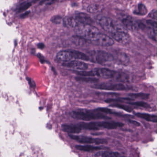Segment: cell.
Instances as JSON below:
<instances>
[{
  "label": "cell",
  "instance_id": "31",
  "mask_svg": "<svg viewBox=\"0 0 157 157\" xmlns=\"http://www.w3.org/2000/svg\"><path fill=\"white\" fill-rule=\"evenodd\" d=\"M128 121H129V123L135 125L137 126H140V124L139 122H137V121L132 120H129Z\"/></svg>",
  "mask_w": 157,
  "mask_h": 157
},
{
  "label": "cell",
  "instance_id": "9",
  "mask_svg": "<svg viewBox=\"0 0 157 157\" xmlns=\"http://www.w3.org/2000/svg\"><path fill=\"white\" fill-rule=\"evenodd\" d=\"M61 65L65 67L77 71H86L88 68V64L85 62L78 60H71L68 62L61 63Z\"/></svg>",
  "mask_w": 157,
  "mask_h": 157
},
{
  "label": "cell",
  "instance_id": "18",
  "mask_svg": "<svg viewBox=\"0 0 157 157\" xmlns=\"http://www.w3.org/2000/svg\"><path fill=\"white\" fill-rule=\"evenodd\" d=\"M97 157H120L121 154L117 152L109 151H100L95 153L94 155Z\"/></svg>",
  "mask_w": 157,
  "mask_h": 157
},
{
  "label": "cell",
  "instance_id": "32",
  "mask_svg": "<svg viewBox=\"0 0 157 157\" xmlns=\"http://www.w3.org/2000/svg\"><path fill=\"white\" fill-rule=\"evenodd\" d=\"M30 13V11H27L25 13H23L21 15V18H24L25 17H26V16H28L29 14Z\"/></svg>",
  "mask_w": 157,
  "mask_h": 157
},
{
  "label": "cell",
  "instance_id": "26",
  "mask_svg": "<svg viewBox=\"0 0 157 157\" xmlns=\"http://www.w3.org/2000/svg\"><path fill=\"white\" fill-rule=\"evenodd\" d=\"M134 101V99L130 98H119V99H108L105 100V101L106 103H116L122 102L124 101Z\"/></svg>",
  "mask_w": 157,
  "mask_h": 157
},
{
  "label": "cell",
  "instance_id": "34",
  "mask_svg": "<svg viewBox=\"0 0 157 157\" xmlns=\"http://www.w3.org/2000/svg\"><path fill=\"white\" fill-rule=\"evenodd\" d=\"M38 1H40V0H33V3H36V2H37Z\"/></svg>",
  "mask_w": 157,
  "mask_h": 157
},
{
  "label": "cell",
  "instance_id": "24",
  "mask_svg": "<svg viewBox=\"0 0 157 157\" xmlns=\"http://www.w3.org/2000/svg\"><path fill=\"white\" fill-rule=\"evenodd\" d=\"M110 106H111V107H116V108L123 109V110L126 111V112H128V113H131L133 111V109L130 106L122 104H113L110 105Z\"/></svg>",
  "mask_w": 157,
  "mask_h": 157
},
{
  "label": "cell",
  "instance_id": "7",
  "mask_svg": "<svg viewBox=\"0 0 157 157\" xmlns=\"http://www.w3.org/2000/svg\"><path fill=\"white\" fill-rule=\"evenodd\" d=\"M71 138L76 141L83 144H94L96 145H101L107 143V140L104 139L93 138L92 137L84 136H77L74 134H69Z\"/></svg>",
  "mask_w": 157,
  "mask_h": 157
},
{
  "label": "cell",
  "instance_id": "16",
  "mask_svg": "<svg viewBox=\"0 0 157 157\" xmlns=\"http://www.w3.org/2000/svg\"><path fill=\"white\" fill-rule=\"evenodd\" d=\"M135 115L137 117L142 118L146 121L153 122V123H157V116L155 115H151L141 113H135Z\"/></svg>",
  "mask_w": 157,
  "mask_h": 157
},
{
  "label": "cell",
  "instance_id": "4",
  "mask_svg": "<svg viewBox=\"0 0 157 157\" xmlns=\"http://www.w3.org/2000/svg\"><path fill=\"white\" fill-rule=\"evenodd\" d=\"M100 33L96 27L92 26L90 25H82L77 27V34L78 36L91 42L93 41Z\"/></svg>",
  "mask_w": 157,
  "mask_h": 157
},
{
  "label": "cell",
  "instance_id": "17",
  "mask_svg": "<svg viewBox=\"0 0 157 157\" xmlns=\"http://www.w3.org/2000/svg\"><path fill=\"white\" fill-rule=\"evenodd\" d=\"M75 147L78 150L84 151H92L101 150L102 148L100 147L90 146V145H76Z\"/></svg>",
  "mask_w": 157,
  "mask_h": 157
},
{
  "label": "cell",
  "instance_id": "28",
  "mask_svg": "<svg viewBox=\"0 0 157 157\" xmlns=\"http://www.w3.org/2000/svg\"><path fill=\"white\" fill-rule=\"evenodd\" d=\"M51 21L54 23L56 24H59L62 21V17L59 15L55 16L51 18Z\"/></svg>",
  "mask_w": 157,
  "mask_h": 157
},
{
  "label": "cell",
  "instance_id": "33",
  "mask_svg": "<svg viewBox=\"0 0 157 157\" xmlns=\"http://www.w3.org/2000/svg\"><path fill=\"white\" fill-rule=\"evenodd\" d=\"M38 48H40V49H43L44 48V44L43 43H40V44H38L37 45Z\"/></svg>",
  "mask_w": 157,
  "mask_h": 157
},
{
  "label": "cell",
  "instance_id": "2",
  "mask_svg": "<svg viewBox=\"0 0 157 157\" xmlns=\"http://www.w3.org/2000/svg\"><path fill=\"white\" fill-rule=\"evenodd\" d=\"M70 115L72 118L78 120L89 121L91 120L105 119L109 120L111 117L105 115L103 113L95 110L79 109L73 110L71 112Z\"/></svg>",
  "mask_w": 157,
  "mask_h": 157
},
{
  "label": "cell",
  "instance_id": "3",
  "mask_svg": "<svg viewBox=\"0 0 157 157\" xmlns=\"http://www.w3.org/2000/svg\"><path fill=\"white\" fill-rule=\"evenodd\" d=\"M97 21L101 27L111 35L117 32L127 31L123 25L109 17L99 16Z\"/></svg>",
  "mask_w": 157,
  "mask_h": 157
},
{
  "label": "cell",
  "instance_id": "22",
  "mask_svg": "<svg viewBox=\"0 0 157 157\" xmlns=\"http://www.w3.org/2000/svg\"><path fill=\"white\" fill-rule=\"evenodd\" d=\"M97 111H99L101 113H109L111 114H114L116 115L119 116L120 117H124L125 115L122 114V113H117V112H115L111 109H108L107 108H104V107H100V108H97L96 109Z\"/></svg>",
  "mask_w": 157,
  "mask_h": 157
},
{
  "label": "cell",
  "instance_id": "14",
  "mask_svg": "<svg viewBox=\"0 0 157 157\" xmlns=\"http://www.w3.org/2000/svg\"><path fill=\"white\" fill-rule=\"evenodd\" d=\"M62 128L69 134H79L82 130L77 124H64L62 125Z\"/></svg>",
  "mask_w": 157,
  "mask_h": 157
},
{
  "label": "cell",
  "instance_id": "27",
  "mask_svg": "<svg viewBox=\"0 0 157 157\" xmlns=\"http://www.w3.org/2000/svg\"><path fill=\"white\" fill-rule=\"evenodd\" d=\"M100 9L99 5L97 4H92L90 5L87 9V10L89 13H94L98 12Z\"/></svg>",
  "mask_w": 157,
  "mask_h": 157
},
{
  "label": "cell",
  "instance_id": "12",
  "mask_svg": "<svg viewBox=\"0 0 157 157\" xmlns=\"http://www.w3.org/2000/svg\"><path fill=\"white\" fill-rule=\"evenodd\" d=\"M56 59L59 63H62L68 62L74 59L71 50H63L57 54Z\"/></svg>",
  "mask_w": 157,
  "mask_h": 157
},
{
  "label": "cell",
  "instance_id": "21",
  "mask_svg": "<svg viewBox=\"0 0 157 157\" xmlns=\"http://www.w3.org/2000/svg\"><path fill=\"white\" fill-rule=\"evenodd\" d=\"M75 79L78 81L84 82H86L94 83L99 81V79L95 77H84V76H78L75 77Z\"/></svg>",
  "mask_w": 157,
  "mask_h": 157
},
{
  "label": "cell",
  "instance_id": "19",
  "mask_svg": "<svg viewBox=\"0 0 157 157\" xmlns=\"http://www.w3.org/2000/svg\"><path fill=\"white\" fill-rule=\"evenodd\" d=\"M71 51L74 59H79V60H84V61L90 60V57L86 54L76 50H71Z\"/></svg>",
  "mask_w": 157,
  "mask_h": 157
},
{
  "label": "cell",
  "instance_id": "35",
  "mask_svg": "<svg viewBox=\"0 0 157 157\" xmlns=\"http://www.w3.org/2000/svg\"><path fill=\"white\" fill-rule=\"evenodd\" d=\"M48 1L51 2H52L55 1V0H48Z\"/></svg>",
  "mask_w": 157,
  "mask_h": 157
},
{
  "label": "cell",
  "instance_id": "30",
  "mask_svg": "<svg viewBox=\"0 0 157 157\" xmlns=\"http://www.w3.org/2000/svg\"><path fill=\"white\" fill-rule=\"evenodd\" d=\"M157 11L153 10L149 13V17H150L151 19H154V20H156L157 19Z\"/></svg>",
  "mask_w": 157,
  "mask_h": 157
},
{
  "label": "cell",
  "instance_id": "6",
  "mask_svg": "<svg viewBox=\"0 0 157 157\" xmlns=\"http://www.w3.org/2000/svg\"><path fill=\"white\" fill-rule=\"evenodd\" d=\"M113 59V55L105 51L101 50L93 52L91 54V59H90V60L91 62L101 65L111 62Z\"/></svg>",
  "mask_w": 157,
  "mask_h": 157
},
{
  "label": "cell",
  "instance_id": "5",
  "mask_svg": "<svg viewBox=\"0 0 157 157\" xmlns=\"http://www.w3.org/2000/svg\"><path fill=\"white\" fill-rule=\"evenodd\" d=\"M94 89L102 90L124 91L131 90L132 87L127 84L121 83H112V82H103L96 83L91 86Z\"/></svg>",
  "mask_w": 157,
  "mask_h": 157
},
{
  "label": "cell",
  "instance_id": "25",
  "mask_svg": "<svg viewBox=\"0 0 157 157\" xmlns=\"http://www.w3.org/2000/svg\"><path fill=\"white\" fill-rule=\"evenodd\" d=\"M127 103L130 105H136V106H139V107L146 108V109H149L151 108L150 105L145 102H128Z\"/></svg>",
  "mask_w": 157,
  "mask_h": 157
},
{
  "label": "cell",
  "instance_id": "1",
  "mask_svg": "<svg viewBox=\"0 0 157 157\" xmlns=\"http://www.w3.org/2000/svg\"><path fill=\"white\" fill-rule=\"evenodd\" d=\"M72 72L78 76L84 77H98L104 78H115L117 80H125L126 76H124L121 73H118L113 70L107 68H96L92 70L86 71H72Z\"/></svg>",
  "mask_w": 157,
  "mask_h": 157
},
{
  "label": "cell",
  "instance_id": "20",
  "mask_svg": "<svg viewBox=\"0 0 157 157\" xmlns=\"http://www.w3.org/2000/svg\"><path fill=\"white\" fill-rule=\"evenodd\" d=\"M133 13L136 15L144 16L147 13V10L144 4H139L136 7Z\"/></svg>",
  "mask_w": 157,
  "mask_h": 157
},
{
  "label": "cell",
  "instance_id": "10",
  "mask_svg": "<svg viewBox=\"0 0 157 157\" xmlns=\"http://www.w3.org/2000/svg\"><path fill=\"white\" fill-rule=\"evenodd\" d=\"M113 39L122 44H127L130 42V36L127 31L118 32L111 35Z\"/></svg>",
  "mask_w": 157,
  "mask_h": 157
},
{
  "label": "cell",
  "instance_id": "29",
  "mask_svg": "<svg viewBox=\"0 0 157 157\" xmlns=\"http://www.w3.org/2000/svg\"><path fill=\"white\" fill-rule=\"evenodd\" d=\"M32 4L31 2L26 3V4L23 5L21 8H19V10H18V13L22 12L26 10H28L30 7L32 6Z\"/></svg>",
  "mask_w": 157,
  "mask_h": 157
},
{
  "label": "cell",
  "instance_id": "23",
  "mask_svg": "<svg viewBox=\"0 0 157 157\" xmlns=\"http://www.w3.org/2000/svg\"><path fill=\"white\" fill-rule=\"evenodd\" d=\"M128 96L131 98L143 99V100H147L149 98V94L143 93L129 94Z\"/></svg>",
  "mask_w": 157,
  "mask_h": 157
},
{
  "label": "cell",
  "instance_id": "15",
  "mask_svg": "<svg viewBox=\"0 0 157 157\" xmlns=\"http://www.w3.org/2000/svg\"><path fill=\"white\" fill-rule=\"evenodd\" d=\"M63 23L64 26L68 28H77L80 26L74 16L64 18Z\"/></svg>",
  "mask_w": 157,
  "mask_h": 157
},
{
  "label": "cell",
  "instance_id": "8",
  "mask_svg": "<svg viewBox=\"0 0 157 157\" xmlns=\"http://www.w3.org/2000/svg\"><path fill=\"white\" fill-rule=\"evenodd\" d=\"M91 43L97 45L102 47H109L114 44V40L106 35L100 33Z\"/></svg>",
  "mask_w": 157,
  "mask_h": 157
},
{
  "label": "cell",
  "instance_id": "13",
  "mask_svg": "<svg viewBox=\"0 0 157 157\" xmlns=\"http://www.w3.org/2000/svg\"><path fill=\"white\" fill-rule=\"evenodd\" d=\"M80 25H90L93 23L92 18L88 14L85 13H78L74 15Z\"/></svg>",
  "mask_w": 157,
  "mask_h": 157
},
{
  "label": "cell",
  "instance_id": "11",
  "mask_svg": "<svg viewBox=\"0 0 157 157\" xmlns=\"http://www.w3.org/2000/svg\"><path fill=\"white\" fill-rule=\"evenodd\" d=\"M123 26L130 31H136L139 29L138 22L130 16H126L122 19Z\"/></svg>",
  "mask_w": 157,
  "mask_h": 157
}]
</instances>
